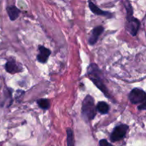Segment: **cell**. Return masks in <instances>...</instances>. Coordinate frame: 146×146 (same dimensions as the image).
Here are the masks:
<instances>
[{"label": "cell", "mask_w": 146, "mask_h": 146, "mask_svg": "<svg viewBox=\"0 0 146 146\" xmlns=\"http://www.w3.org/2000/svg\"><path fill=\"white\" fill-rule=\"evenodd\" d=\"M127 20H128L127 30L133 36H135L137 35V33L139 30L141 22H140L138 19L133 17V16L127 17Z\"/></svg>", "instance_id": "5b68a950"}, {"label": "cell", "mask_w": 146, "mask_h": 146, "mask_svg": "<svg viewBox=\"0 0 146 146\" xmlns=\"http://www.w3.org/2000/svg\"><path fill=\"white\" fill-rule=\"evenodd\" d=\"M87 74L90 79L94 81H104V74L98 66L94 63L89 65L87 69Z\"/></svg>", "instance_id": "277c9868"}, {"label": "cell", "mask_w": 146, "mask_h": 146, "mask_svg": "<svg viewBox=\"0 0 146 146\" xmlns=\"http://www.w3.org/2000/svg\"><path fill=\"white\" fill-rule=\"evenodd\" d=\"M99 146H113L106 139H102L99 141Z\"/></svg>", "instance_id": "5bb4252c"}, {"label": "cell", "mask_w": 146, "mask_h": 146, "mask_svg": "<svg viewBox=\"0 0 146 146\" xmlns=\"http://www.w3.org/2000/svg\"><path fill=\"white\" fill-rule=\"evenodd\" d=\"M37 104H38V106L43 110H48L50 107V101L48 99L46 98H41L37 101Z\"/></svg>", "instance_id": "4fadbf2b"}, {"label": "cell", "mask_w": 146, "mask_h": 146, "mask_svg": "<svg viewBox=\"0 0 146 146\" xmlns=\"http://www.w3.org/2000/svg\"><path fill=\"white\" fill-rule=\"evenodd\" d=\"M96 109L98 110V112L101 113V114H106L109 111L110 107L108 104H106L104 101H100L98 103L96 106Z\"/></svg>", "instance_id": "8fae6325"}, {"label": "cell", "mask_w": 146, "mask_h": 146, "mask_svg": "<svg viewBox=\"0 0 146 146\" xmlns=\"http://www.w3.org/2000/svg\"><path fill=\"white\" fill-rule=\"evenodd\" d=\"M66 143L68 146H74V132L69 128L66 129Z\"/></svg>", "instance_id": "7c38bea8"}, {"label": "cell", "mask_w": 146, "mask_h": 146, "mask_svg": "<svg viewBox=\"0 0 146 146\" xmlns=\"http://www.w3.org/2000/svg\"><path fill=\"white\" fill-rule=\"evenodd\" d=\"M130 101L133 104H139L145 102L146 94L141 88H135L130 92L128 95Z\"/></svg>", "instance_id": "3957f363"}, {"label": "cell", "mask_w": 146, "mask_h": 146, "mask_svg": "<svg viewBox=\"0 0 146 146\" xmlns=\"http://www.w3.org/2000/svg\"><path fill=\"white\" fill-rule=\"evenodd\" d=\"M104 31V27L103 26H98L93 29L92 33L88 38V43L90 45L93 46L98 41V38L100 36L103 34Z\"/></svg>", "instance_id": "52a82bcc"}, {"label": "cell", "mask_w": 146, "mask_h": 146, "mask_svg": "<svg viewBox=\"0 0 146 146\" xmlns=\"http://www.w3.org/2000/svg\"><path fill=\"white\" fill-rule=\"evenodd\" d=\"M128 129H129V127L126 124H120L117 125L113 129L112 133L111 134V136H110L111 141L114 143L122 140L123 138H125Z\"/></svg>", "instance_id": "7a4b0ae2"}, {"label": "cell", "mask_w": 146, "mask_h": 146, "mask_svg": "<svg viewBox=\"0 0 146 146\" xmlns=\"http://www.w3.org/2000/svg\"><path fill=\"white\" fill-rule=\"evenodd\" d=\"M7 14H8L9 17L11 21H14L19 17L20 14V10L17 8V7L14 5L9 6L7 8Z\"/></svg>", "instance_id": "30bf717a"}, {"label": "cell", "mask_w": 146, "mask_h": 146, "mask_svg": "<svg viewBox=\"0 0 146 146\" xmlns=\"http://www.w3.org/2000/svg\"><path fill=\"white\" fill-rule=\"evenodd\" d=\"M96 108L95 106L94 98L91 96L87 95L82 103L81 113L83 118L87 122L92 121L96 115Z\"/></svg>", "instance_id": "6da1fadb"}, {"label": "cell", "mask_w": 146, "mask_h": 146, "mask_svg": "<svg viewBox=\"0 0 146 146\" xmlns=\"http://www.w3.org/2000/svg\"><path fill=\"white\" fill-rule=\"evenodd\" d=\"M38 54H37L36 58L38 61H39L41 64H44L47 61L50 54H51V51L48 48H46L44 46H39L38 47Z\"/></svg>", "instance_id": "ba28073f"}, {"label": "cell", "mask_w": 146, "mask_h": 146, "mask_svg": "<svg viewBox=\"0 0 146 146\" xmlns=\"http://www.w3.org/2000/svg\"><path fill=\"white\" fill-rule=\"evenodd\" d=\"M145 108H146V105L145 102L141 104V105L138 106V110H140V111H144V110H145Z\"/></svg>", "instance_id": "9a60e30c"}, {"label": "cell", "mask_w": 146, "mask_h": 146, "mask_svg": "<svg viewBox=\"0 0 146 146\" xmlns=\"http://www.w3.org/2000/svg\"><path fill=\"white\" fill-rule=\"evenodd\" d=\"M88 7H89L91 11H92L94 14H96V15L104 16V17H108V18H111V17H112V14H111V13H109L108 12V11H106L101 9L98 8L94 3H93L92 1H89V2H88Z\"/></svg>", "instance_id": "9c48e42d"}, {"label": "cell", "mask_w": 146, "mask_h": 146, "mask_svg": "<svg viewBox=\"0 0 146 146\" xmlns=\"http://www.w3.org/2000/svg\"><path fill=\"white\" fill-rule=\"evenodd\" d=\"M5 69L9 74H14L21 72L22 71V66H21V65L17 64L14 58H11L7 61L5 65Z\"/></svg>", "instance_id": "8992f818"}]
</instances>
